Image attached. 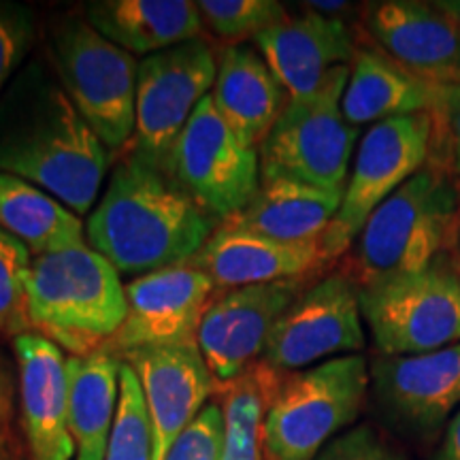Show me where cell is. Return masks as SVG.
<instances>
[{
	"instance_id": "cell-3",
	"label": "cell",
	"mask_w": 460,
	"mask_h": 460,
	"mask_svg": "<svg viewBox=\"0 0 460 460\" xmlns=\"http://www.w3.org/2000/svg\"><path fill=\"white\" fill-rule=\"evenodd\" d=\"M460 188L447 166L427 164L373 211L352 245L348 273L360 288L424 271L452 250Z\"/></svg>"
},
{
	"instance_id": "cell-26",
	"label": "cell",
	"mask_w": 460,
	"mask_h": 460,
	"mask_svg": "<svg viewBox=\"0 0 460 460\" xmlns=\"http://www.w3.org/2000/svg\"><path fill=\"white\" fill-rule=\"evenodd\" d=\"M0 228L20 239L34 256L85 245L77 214L43 188L0 172Z\"/></svg>"
},
{
	"instance_id": "cell-33",
	"label": "cell",
	"mask_w": 460,
	"mask_h": 460,
	"mask_svg": "<svg viewBox=\"0 0 460 460\" xmlns=\"http://www.w3.org/2000/svg\"><path fill=\"white\" fill-rule=\"evenodd\" d=\"M315 460H405V456L369 424L335 437Z\"/></svg>"
},
{
	"instance_id": "cell-13",
	"label": "cell",
	"mask_w": 460,
	"mask_h": 460,
	"mask_svg": "<svg viewBox=\"0 0 460 460\" xmlns=\"http://www.w3.org/2000/svg\"><path fill=\"white\" fill-rule=\"evenodd\" d=\"M217 286L192 264L160 269L126 284L128 314L105 348L122 358L139 348L197 341L200 322Z\"/></svg>"
},
{
	"instance_id": "cell-38",
	"label": "cell",
	"mask_w": 460,
	"mask_h": 460,
	"mask_svg": "<svg viewBox=\"0 0 460 460\" xmlns=\"http://www.w3.org/2000/svg\"><path fill=\"white\" fill-rule=\"evenodd\" d=\"M433 4L460 31V0H437Z\"/></svg>"
},
{
	"instance_id": "cell-12",
	"label": "cell",
	"mask_w": 460,
	"mask_h": 460,
	"mask_svg": "<svg viewBox=\"0 0 460 460\" xmlns=\"http://www.w3.org/2000/svg\"><path fill=\"white\" fill-rule=\"evenodd\" d=\"M362 348L360 286L337 271L305 288L275 322L261 362L278 373H290L335 354H358Z\"/></svg>"
},
{
	"instance_id": "cell-7",
	"label": "cell",
	"mask_w": 460,
	"mask_h": 460,
	"mask_svg": "<svg viewBox=\"0 0 460 460\" xmlns=\"http://www.w3.org/2000/svg\"><path fill=\"white\" fill-rule=\"evenodd\" d=\"M49 65L62 90L109 152H126L135 137L139 60L90 26L82 15L51 32Z\"/></svg>"
},
{
	"instance_id": "cell-20",
	"label": "cell",
	"mask_w": 460,
	"mask_h": 460,
	"mask_svg": "<svg viewBox=\"0 0 460 460\" xmlns=\"http://www.w3.org/2000/svg\"><path fill=\"white\" fill-rule=\"evenodd\" d=\"M188 264L209 275L220 288H243L273 281L314 278L329 264L322 241L281 243L252 233L220 226Z\"/></svg>"
},
{
	"instance_id": "cell-8",
	"label": "cell",
	"mask_w": 460,
	"mask_h": 460,
	"mask_svg": "<svg viewBox=\"0 0 460 460\" xmlns=\"http://www.w3.org/2000/svg\"><path fill=\"white\" fill-rule=\"evenodd\" d=\"M362 320L384 356H416L460 343V275L447 261L360 288Z\"/></svg>"
},
{
	"instance_id": "cell-4",
	"label": "cell",
	"mask_w": 460,
	"mask_h": 460,
	"mask_svg": "<svg viewBox=\"0 0 460 460\" xmlns=\"http://www.w3.org/2000/svg\"><path fill=\"white\" fill-rule=\"evenodd\" d=\"M126 314V286L96 250L82 245L34 256L28 279L32 332L71 356H85L111 341Z\"/></svg>"
},
{
	"instance_id": "cell-28",
	"label": "cell",
	"mask_w": 460,
	"mask_h": 460,
	"mask_svg": "<svg viewBox=\"0 0 460 460\" xmlns=\"http://www.w3.org/2000/svg\"><path fill=\"white\" fill-rule=\"evenodd\" d=\"M105 460H154V433L139 379L122 360L119 407L109 437Z\"/></svg>"
},
{
	"instance_id": "cell-31",
	"label": "cell",
	"mask_w": 460,
	"mask_h": 460,
	"mask_svg": "<svg viewBox=\"0 0 460 460\" xmlns=\"http://www.w3.org/2000/svg\"><path fill=\"white\" fill-rule=\"evenodd\" d=\"M37 41V15L28 4L0 0V96L26 65Z\"/></svg>"
},
{
	"instance_id": "cell-9",
	"label": "cell",
	"mask_w": 460,
	"mask_h": 460,
	"mask_svg": "<svg viewBox=\"0 0 460 460\" xmlns=\"http://www.w3.org/2000/svg\"><path fill=\"white\" fill-rule=\"evenodd\" d=\"M435 137L433 113H413L373 124L362 137L341 209L322 237L326 258L337 261L352 247L373 211L427 166Z\"/></svg>"
},
{
	"instance_id": "cell-14",
	"label": "cell",
	"mask_w": 460,
	"mask_h": 460,
	"mask_svg": "<svg viewBox=\"0 0 460 460\" xmlns=\"http://www.w3.org/2000/svg\"><path fill=\"white\" fill-rule=\"evenodd\" d=\"M309 278L233 288L211 301L197 343L217 386L233 382L261 360L267 339Z\"/></svg>"
},
{
	"instance_id": "cell-5",
	"label": "cell",
	"mask_w": 460,
	"mask_h": 460,
	"mask_svg": "<svg viewBox=\"0 0 460 460\" xmlns=\"http://www.w3.org/2000/svg\"><path fill=\"white\" fill-rule=\"evenodd\" d=\"M369 386V362L362 354L279 373L264 416V460L318 458L339 430L356 422Z\"/></svg>"
},
{
	"instance_id": "cell-39",
	"label": "cell",
	"mask_w": 460,
	"mask_h": 460,
	"mask_svg": "<svg viewBox=\"0 0 460 460\" xmlns=\"http://www.w3.org/2000/svg\"><path fill=\"white\" fill-rule=\"evenodd\" d=\"M0 460H15V446L9 427L0 429Z\"/></svg>"
},
{
	"instance_id": "cell-37",
	"label": "cell",
	"mask_w": 460,
	"mask_h": 460,
	"mask_svg": "<svg viewBox=\"0 0 460 460\" xmlns=\"http://www.w3.org/2000/svg\"><path fill=\"white\" fill-rule=\"evenodd\" d=\"M305 9H312L315 13L324 15V17H335V20H341L339 15L349 13L354 11L352 3H341V0H335V3H324V0H312V3H305Z\"/></svg>"
},
{
	"instance_id": "cell-17",
	"label": "cell",
	"mask_w": 460,
	"mask_h": 460,
	"mask_svg": "<svg viewBox=\"0 0 460 460\" xmlns=\"http://www.w3.org/2000/svg\"><path fill=\"white\" fill-rule=\"evenodd\" d=\"M362 26L384 54L435 85L460 84V31L433 3L362 4Z\"/></svg>"
},
{
	"instance_id": "cell-23",
	"label": "cell",
	"mask_w": 460,
	"mask_h": 460,
	"mask_svg": "<svg viewBox=\"0 0 460 460\" xmlns=\"http://www.w3.org/2000/svg\"><path fill=\"white\" fill-rule=\"evenodd\" d=\"M439 85L424 82L377 48H358L349 66L341 111L348 124H379L413 113H433Z\"/></svg>"
},
{
	"instance_id": "cell-11",
	"label": "cell",
	"mask_w": 460,
	"mask_h": 460,
	"mask_svg": "<svg viewBox=\"0 0 460 460\" xmlns=\"http://www.w3.org/2000/svg\"><path fill=\"white\" fill-rule=\"evenodd\" d=\"M169 177L224 224L261 190V156L239 141L207 96L172 147Z\"/></svg>"
},
{
	"instance_id": "cell-35",
	"label": "cell",
	"mask_w": 460,
	"mask_h": 460,
	"mask_svg": "<svg viewBox=\"0 0 460 460\" xmlns=\"http://www.w3.org/2000/svg\"><path fill=\"white\" fill-rule=\"evenodd\" d=\"M17 377L13 365L0 354V429L9 427V420L13 416L15 407Z\"/></svg>"
},
{
	"instance_id": "cell-19",
	"label": "cell",
	"mask_w": 460,
	"mask_h": 460,
	"mask_svg": "<svg viewBox=\"0 0 460 460\" xmlns=\"http://www.w3.org/2000/svg\"><path fill=\"white\" fill-rule=\"evenodd\" d=\"M290 99H305L320 88L332 68L354 60L356 45L343 20L324 17L312 9L286 15L254 39Z\"/></svg>"
},
{
	"instance_id": "cell-29",
	"label": "cell",
	"mask_w": 460,
	"mask_h": 460,
	"mask_svg": "<svg viewBox=\"0 0 460 460\" xmlns=\"http://www.w3.org/2000/svg\"><path fill=\"white\" fill-rule=\"evenodd\" d=\"M32 252L0 228V335L20 337L32 332L28 315V279Z\"/></svg>"
},
{
	"instance_id": "cell-30",
	"label": "cell",
	"mask_w": 460,
	"mask_h": 460,
	"mask_svg": "<svg viewBox=\"0 0 460 460\" xmlns=\"http://www.w3.org/2000/svg\"><path fill=\"white\" fill-rule=\"evenodd\" d=\"M203 24L220 39L245 41L284 20L288 11L275 0H199Z\"/></svg>"
},
{
	"instance_id": "cell-10",
	"label": "cell",
	"mask_w": 460,
	"mask_h": 460,
	"mask_svg": "<svg viewBox=\"0 0 460 460\" xmlns=\"http://www.w3.org/2000/svg\"><path fill=\"white\" fill-rule=\"evenodd\" d=\"M216 51L203 37L139 60L130 152L169 175L172 147L214 90Z\"/></svg>"
},
{
	"instance_id": "cell-18",
	"label": "cell",
	"mask_w": 460,
	"mask_h": 460,
	"mask_svg": "<svg viewBox=\"0 0 460 460\" xmlns=\"http://www.w3.org/2000/svg\"><path fill=\"white\" fill-rule=\"evenodd\" d=\"M22 424L31 460H71L66 356L39 332L13 339Z\"/></svg>"
},
{
	"instance_id": "cell-22",
	"label": "cell",
	"mask_w": 460,
	"mask_h": 460,
	"mask_svg": "<svg viewBox=\"0 0 460 460\" xmlns=\"http://www.w3.org/2000/svg\"><path fill=\"white\" fill-rule=\"evenodd\" d=\"M85 20L130 56H152L203 37V17L192 0H92Z\"/></svg>"
},
{
	"instance_id": "cell-21",
	"label": "cell",
	"mask_w": 460,
	"mask_h": 460,
	"mask_svg": "<svg viewBox=\"0 0 460 460\" xmlns=\"http://www.w3.org/2000/svg\"><path fill=\"white\" fill-rule=\"evenodd\" d=\"M209 96L228 128L254 149L262 146L290 101L261 51L247 43L228 45L217 58Z\"/></svg>"
},
{
	"instance_id": "cell-34",
	"label": "cell",
	"mask_w": 460,
	"mask_h": 460,
	"mask_svg": "<svg viewBox=\"0 0 460 460\" xmlns=\"http://www.w3.org/2000/svg\"><path fill=\"white\" fill-rule=\"evenodd\" d=\"M435 137H444L450 154V171L460 175V84L439 85L433 111Z\"/></svg>"
},
{
	"instance_id": "cell-1",
	"label": "cell",
	"mask_w": 460,
	"mask_h": 460,
	"mask_svg": "<svg viewBox=\"0 0 460 460\" xmlns=\"http://www.w3.org/2000/svg\"><path fill=\"white\" fill-rule=\"evenodd\" d=\"M111 152L102 146L41 58L26 62L0 96V172L43 188L73 214H90Z\"/></svg>"
},
{
	"instance_id": "cell-24",
	"label": "cell",
	"mask_w": 460,
	"mask_h": 460,
	"mask_svg": "<svg viewBox=\"0 0 460 460\" xmlns=\"http://www.w3.org/2000/svg\"><path fill=\"white\" fill-rule=\"evenodd\" d=\"M341 200L343 194L305 183L261 181V190L250 205L222 226L281 243H314L324 237L341 209Z\"/></svg>"
},
{
	"instance_id": "cell-41",
	"label": "cell",
	"mask_w": 460,
	"mask_h": 460,
	"mask_svg": "<svg viewBox=\"0 0 460 460\" xmlns=\"http://www.w3.org/2000/svg\"><path fill=\"white\" fill-rule=\"evenodd\" d=\"M454 267H456V271L460 275V261H454Z\"/></svg>"
},
{
	"instance_id": "cell-25",
	"label": "cell",
	"mask_w": 460,
	"mask_h": 460,
	"mask_svg": "<svg viewBox=\"0 0 460 460\" xmlns=\"http://www.w3.org/2000/svg\"><path fill=\"white\" fill-rule=\"evenodd\" d=\"M122 358L107 349L68 356V429L77 460H105L119 407Z\"/></svg>"
},
{
	"instance_id": "cell-15",
	"label": "cell",
	"mask_w": 460,
	"mask_h": 460,
	"mask_svg": "<svg viewBox=\"0 0 460 460\" xmlns=\"http://www.w3.org/2000/svg\"><path fill=\"white\" fill-rule=\"evenodd\" d=\"M369 373L382 410L413 435H435L460 410V343L416 356L379 354Z\"/></svg>"
},
{
	"instance_id": "cell-27",
	"label": "cell",
	"mask_w": 460,
	"mask_h": 460,
	"mask_svg": "<svg viewBox=\"0 0 460 460\" xmlns=\"http://www.w3.org/2000/svg\"><path fill=\"white\" fill-rule=\"evenodd\" d=\"M279 373L254 362L243 376L217 386L224 413V444L217 460H264L262 427Z\"/></svg>"
},
{
	"instance_id": "cell-32",
	"label": "cell",
	"mask_w": 460,
	"mask_h": 460,
	"mask_svg": "<svg viewBox=\"0 0 460 460\" xmlns=\"http://www.w3.org/2000/svg\"><path fill=\"white\" fill-rule=\"evenodd\" d=\"M224 444V413L220 402H207L166 452L164 460H217Z\"/></svg>"
},
{
	"instance_id": "cell-40",
	"label": "cell",
	"mask_w": 460,
	"mask_h": 460,
	"mask_svg": "<svg viewBox=\"0 0 460 460\" xmlns=\"http://www.w3.org/2000/svg\"><path fill=\"white\" fill-rule=\"evenodd\" d=\"M452 252H454V261H460V211H458L456 228H454V237H452Z\"/></svg>"
},
{
	"instance_id": "cell-16",
	"label": "cell",
	"mask_w": 460,
	"mask_h": 460,
	"mask_svg": "<svg viewBox=\"0 0 460 460\" xmlns=\"http://www.w3.org/2000/svg\"><path fill=\"white\" fill-rule=\"evenodd\" d=\"M146 399L154 433V460H164L175 439L217 390L197 341L139 348L124 354Z\"/></svg>"
},
{
	"instance_id": "cell-36",
	"label": "cell",
	"mask_w": 460,
	"mask_h": 460,
	"mask_svg": "<svg viewBox=\"0 0 460 460\" xmlns=\"http://www.w3.org/2000/svg\"><path fill=\"white\" fill-rule=\"evenodd\" d=\"M433 460H460V410L447 422L444 441Z\"/></svg>"
},
{
	"instance_id": "cell-6",
	"label": "cell",
	"mask_w": 460,
	"mask_h": 460,
	"mask_svg": "<svg viewBox=\"0 0 460 460\" xmlns=\"http://www.w3.org/2000/svg\"><path fill=\"white\" fill-rule=\"evenodd\" d=\"M349 65L337 66L314 94L290 99L258 147L261 181L286 180L345 192L358 128L348 124L341 99Z\"/></svg>"
},
{
	"instance_id": "cell-2",
	"label": "cell",
	"mask_w": 460,
	"mask_h": 460,
	"mask_svg": "<svg viewBox=\"0 0 460 460\" xmlns=\"http://www.w3.org/2000/svg\"><path fill=\"white\" fill-rule=\"evenodd\" d=\"M220 226L166 172L126 149L85 234L115 271L141 278L188 262Z\"/></svg>"
}]
</instances>
